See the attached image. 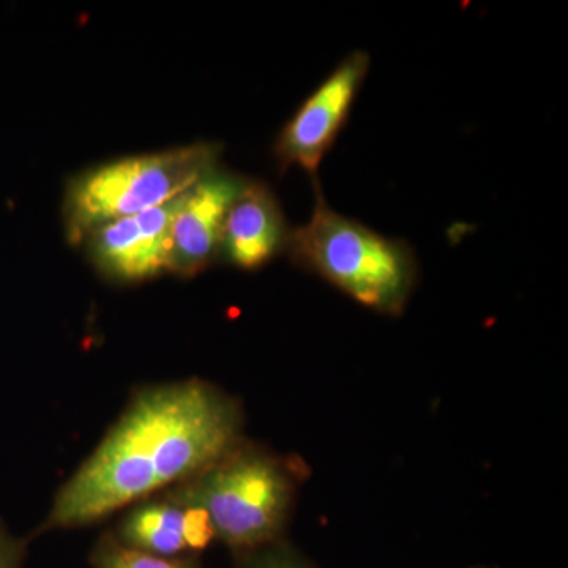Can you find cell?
Returning <instances> with one entry per match:
<instances>
[{
	"mask_svg": "<svg viewBox=\"0 0 568 568\" xmlns=\"http://www.w3.org/2000/svg\"><path fill=\"white\" fill-rule=\"evenodd\" d=\"M242 429L241 403L203 379L144 388L63 485L40 530L82 528L185 484L241 446Z\"/></svg>",
	"mask_w": 568,
	"mask_h": 568,
	"instance_id": "obj_1",
	"label": "cell"
},
{
	"mask_svg": "<svg viewBox=\"0 0 568 568\" xmlns=\"http://www.w3.org/2000/svg\"><path fill=\"white\" fill-rule=\"evenodd\" d=\"M313 189L312 216L291 231L290 260L373 312L402 315L418 282L413 246L336 212L325 200L320 179Z\"/></svg>",
	"mask_w": 568,
	"mask_h": 568,
	"instance_id": "obj_2",
	"label": "cell"
},
{
	"mask_svg": "<svg viewBox=\"0 0 568 568\" xmlns=\"http://www.w3.org/2000/svg\"><path fill=\"white\" fill-rule=\"evenodd\" d=\"M298 480L297 463L242 443L175 491L207 511L216 538L246 552L280 541Z\"/></svg>",
	"mask_w": 568,
	"mask_h": 568,
	"instance_id": "obj_3",
	"label": "cell"
},
{
	"mask_svg": "<svg viewBox=\"0 0 568 568\" xmlns=\"http://www.w3.org/2000/svg\"><path fill=\"white\" fill-rule=\"evenodd\" d=\"M222 145H182L126 156L93 168L70 182L65 194L67 235L81 244L97 227L171 203L219 166Z\"/></svg>",
	"mask_w": 568,
	"mask_h": 568,
	"instance_id": "obj_4",
	"label": "cell"
},
{
	"mask_svg": "<svg viewBox=\"0 0 568 568\" xmlns=\"http://www.w3.org/2000/svg\"><path fill=\"white\" fill-rule=\"evenodd\" d=\"M369 65L368 52L355 50L347 54L284 123L274 142L280 174L297 166L316 181L321 163L349 121Z\"/></svg>",
	"mask_w": 568,
	"mask_h": 568,
	"instance_id": "obj_5",
	"label": "cell"
},
{
	"mask_svg": "<svg viewBox=\"0 0 568 568\" xmlns=\"http://www.w3.org/2000/svg\"><path fill=\"white\" fill-rule=\"evenodd\" d=\"M246 181L219 164L182 194L171 223L168 272L193 276L219 260L224 220Z\"/></svg>",
	"mask_w": 568,
	"mask_h": 568,
	"instance_id": "obj_6",
	"label": "cell"
},
{
	"mask_svg": "<svg viewBox=\"0 0 568 568\" xmlns=\"http://www.w3.org/2000/svg\"><path fill=\"white\" fill-rule=\"evenodd\" d=\"M182 194L171 203L93 230L84 242L97 268L123 283L142 282L168 272L171 223L181 207Z\"/></svg>",
	"mask_w": 568,
	"mask_h": 568,
	"instance_id": "obj_7",
	"label": "cell"
},
{
	"mask_svg": "<svg viewBox=\"0 0 568 568\" xmlns=\"http://www.w3.org/2000/svg\"><path fill=\"white\" fill-rule=\"evenodd\" d=\"M291 231L268 185L246 181L224 220L222 254L242 271H257L286 253Z\"/></svg>",
	"mask_w": 568,
	"mask_h": 568,
	"instance_id": "obj_8",
	"label": "cell"
},
{
	"mask_svg": "<svg viewBox=\"0 0 568 568\" xmlns=\"http://www.w3.org/2000/svg\"><path fill=\"white\" fill-rule=\"evenodd\" d=\"M115 538L123 547L159 558H181L189 551L185 538V503L171 489L156 499L142 500L125 515Z\"/></svg>",
	"mask_w": 568,
	"mask_h": 568,
	"instance_id": "obj_9",
	"label": "cell"
},
{
	"mask_svg": "<svg viewBox=\"0 0 568 568\" xmlns=\"http://www.w3.org/2000/svg\"><path fill=\"white\" fill-rule=\"evenodd\" d=\"M92 564L95 568H201L193 558H159L123 547L111 534L93 549Z\"/></svg>",
	"mask_w": 568,
	"mask_h": 568,
	"instance_id": "obj_10",
	"label": "cell"
},
{
	"mask_svg": "<svg viewBox=\"0 0 568 568\" xmlns=\"http://www.w3.org/2000/svg\"><path fill=\"white\" fill-rule=\"evenodd\" d=\"M242 555L244 558L239 568H312L294 549L286 547L282 541Z\"/></svg>",
	"mask_w": 568,
	"mask_h": 568,
	"instance_id": "obj_11",
	"label": "cell"
},
{
	"mask_svg": "<svg viewBox=\"0 0 568 568\" xmlns=\"http://www.w3.org/2000/svg\"><path fill=\"white\" fill-rule=\"evenodd\" d=\"M26 544L11 537L0 523V568H22Z\"/></svg>",
	"mask_w": 568,
	"mask_h": 568,
	"instance_id": "obj_12",
	"label": "cell"
}]
</instances>
